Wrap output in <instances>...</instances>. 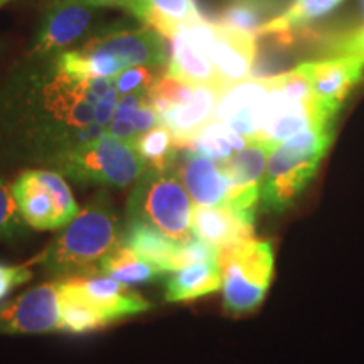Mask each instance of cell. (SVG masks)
I'll use <instances>...</instances> for the list:
<instances>
[{"instance_id": "1", "label": "cell", "mask_w": 364, "mask_h": 364, "mask_svg": "<svg viewBox=\"0 0 364 364\" xmlns=\"http://www.w3.org/2000/svg\"><path fill=\"white\" fill-rule=\"evenodd\" d=\"M113 86L108 78H83L61 70L54 58L33 59L0 88V130L6 144L38 162L97 140L95 107Z\"/></svg>"}, {"instance_id": "2", "label": "cell", "mask_w": 364, "mask_h": 364, "mask_svg": "<svg viewBox=\"0 0 364 364\" xmlns=\"http://www.w3.org/2000/svg\"><path fill=\"white\" fill-rule=\"evenodd\" d=\"M120 238L122 228L112 198L100 191L29 265H41L44 273L59 279L97 273L100 262Z\"/></svg>"}, {"instance_id": "3", "label": "cell", "mask_w": 364, "mask_h": 364, "mask_svg": "<svg viewBox=\"0 0 364 364\" xmlns=\"http://www.w3.org/2000/svg\"><path fill=\"white\" fill-rule=\"evenodd\" d=\"M54 63L83 78L113 80L135 66H167L162 36L147 26L107 27L90 36L78 48L61 53Z\"/></svg>"}, {"instance_id": "4", "label": "cell", "mask_w": 364, "mask_h": 364, "mask_svg": "<svg viewBox=\"0 0 364 364\" xmlns=\"http://www.w3.org/2000/svg\"><path fill=\"white\" fill-rule=\"evenodd\" d=\"M334 139V122L299 132L270 150L262 182L263 209L284 211L306 189Z\"/></svg>"}, {"instance_id": "5", "label": "cell", "mask_w": 364, "mask_h": 364, "mask_svg": "<svg viewBox=\"0 0 364 364\" xmlns=\"http://www.w3.org/2000/svg\"><path fill=\"white\" fill-rule=\"evenodd\" d=\"M132 188L127 221L145 223L177 243L193 238L194 203L176 169L147 167Z\"/></svg>"}, {"instance_id": "6", "label": "cell", "mask_w": 364, "mask_h": 364, "mask_svg": "<svg viewBox=\"0 0 364 364\" xmlns=\"http://www.w3.org/2000/svg\"><path fill=\"white\" fill-rule=\"evenodd\" d=\"M53 171L83 184L127 189L147 169L134 145L105 134L49 161Z\"/></svg>"}, {"instance_id": "7", "label": "cell", "mask_w": 364, "mask_h": 364, "mask_svg": "<svg viewBox=\"0 0 364 364\" xmlns=\"http://www.w3.org/2000/svg\"><path fill=\"white\" fill-rule=\"evenodd\" d=\"M272 245L265 240L250 238L221 252L223 304L230 314L241 316L260 307L272 284Z\"/></svg>"}, {"instance_id": "8", "label": "cell", "mask_w": 364, "mask_h": 364, "mask_svg": "<svg viewBox=\"0 0 364 364\" xmlns=\"http://www.w3.org/2000/svg\"><path fill=\"white\" fill-rule=\"evenodd\" d=\"M12 189L22 218L34 230L65 228L81 211L65 177L56 171L26 169Z\"/></svg>"}, {"instance_id": "9", "label": "cell", "mask_w": 364, "mask_h": 364, "mask_svg": "<svg viewBox=\"0 0 364 364\" xmlns=\"http://www.w3.org/2000/svg\"><path fill=\"white\" fill-rule=\"evenodd\" d=\"M98 21V7L83 0H51L39 22L29 58L51 59L83 41Z\"/></svg>"}, {"instance_id": "10", "label": "cell", "mask_w": 364, "mask_h": 364, "mask_svg": "<svg viewBox=\"0 0 364 364\" xmlns=\"http://www.w3.org/2000/svg\"><path fill=\"white\" fill-rule=\"evenodd\" d=\"M61 331L59 282H46L0 304V334H48Z\"/></svg>"}, {"instance_id": "11", "label": "cell", "mask_w": 364, "mask_h": 364, "mask_svg": "<svg viewBox=\"0 0 364 364\" xmlns=\"http://www.w3.org/2000/svg\"><path fill=\"white\" fill-rule=\"evenodd\" d=\"M59 287L63 292L75 295L88 304L108 322V326L152 309V304L132 290L129 285L120 284L102 273L68 277L59 280Z\"/></svg>"}, {"instance_id": "12", "label": "cell", "mask_w": 364, "mask_h": 364, "mask_svg": "<svg viewBox=\"0 0 364 364\" xmlns=\"http://www.w3.org/2000/svg\"><path fill=\"white\" fill-rule=\"evenodd\" d=\"M273 86V76L248 78L223 88L218 100L215 118L236 134L255 142L265 120L267 103Z\"/></svg>"}, {"instance_id": "13", "label": "cell", "mask_w": 364, "mask_h": 364, "mask_svg": "<svg viewBox=\"0 0 364 364\" xmlns=\"http://www.w3.org/2000/svg\"><path fill=\"white\" fill-rule=\"evenodd\" d=\"M176 172L188 189L194 206L220 208L230 203L233 194V181L225 162L213 161L188 149H181Z\"/></svg>"}, {"instance_id": "14", "label": "cell", "mask_w": 364, "mask_h": 364, "mask_svg": "<svg viewBox=\"0 0 364 364\" xmlns=\"http://www.w3.org/2000/svg\"><path fill=\"white\" fill-rule=\"evenodd\" d=\"M257 58V34L231 29L218 22V38L209 59L223 88L245 81L252 75Z\"/></svg>"}, {"instance_id": "15", "label": "cell", "mask_w": 364, "mask_h": 364, "mask_svg": "<svg viewBox=\"0 0 364 364\" xmlns=\"http://www.w3.org/2000/svg\"><path fill=\"white\" fill-rule=\"evenodd\" d=\"M364 59L329 58L312 61V93L322 110L338 115L353 86L361 80Z\"/></svg>"}, {"instance_id": "16", "label": "cell", "mask_w": 364, "mask_h": 364, "mask_svg": "<svg viewBox=\"0 0 364 364\" xmlns=\"http://www.w3.org/2000/svg\"><path fill=\"white\" fill-rule=\"evenodd\" d=\"M253 226L255 220L230 206H194L193 236L215 245L221 252L253 238Z\"/></svg>"}, {"instance_id": "17", "label": "cell", "mask_w": 364, "mask_h": 364, "mask_svg": "<svg viewBox=\"0 0 364 364\" xmlns=\"http://www.w3.org/2000/svg\"><path fill=\"white\" fill-rule=\"evenodd\" d=\"M221 91L216 85H198L191 102L162 113L161 124L169 129L179 149L188 147L193 136L215 118Z\"/></svg>"}, {"instance_id": "18", "label": "cell", "mask_w": 364, "mask_h": 364, "mask_svg": "<svg viewBox=\"0 0 364 364\" xmlns=\"http://www.w3.org/2000/svg\"><path fill=\"white\" fill-rule=\"evenodd\" d=\"M129 12L164 39L171 41L182 27L201 17L194 0H135Z\"/></svg>"}, {"instance_id": "19", "label": "cell", "mask_w": 364, "mask_h": 364, "mask_svg": "<svg viewBox=\"0 0 364 364\" xmlns=\"http://www.w3.org/2000/svg\"><path fill=\"white\" fill-rule=\"evenodd\" d=\"M223 287L221 260L199 262L172 272L166 282L167 302H189L204 295L215 294Z\"/></svg>"}, {"instance_id": "20", "label": "cell", "mask_w": 364, "mask_h": 364, "mask_svg": "<svg viewBox=\"0 0 364 364\" xmlns=\"http://www.w3.org/2000/svg\"><path fill=\"white\" fill-rule=\"evenodd\" d=\"M120 241L152 265H156L162 273L177 270V253H179L181 243L171 240L156 228L140 221H127Z\"/></svg>"}, {"instance_id": "21", "label": "cell", "mask_w": 364, "mask_h": 364, "mask_svg": "<svg viewBox=\"0 0 364 364\" xmlns=\"http://www.w3.org/2000/svg\"><path fill=\"white\" fill-rule=\"evenodd\" d=\"M343 0H294L292 6L268 21L257 36H275L280 41H289L299 29L327 16Z\"/></svg>"}, {"instance_id": "22", "label": "cell", "mask_w": 364, "mask_h": 364, "mask_svg": "<svg viewBox=\"0 0 364 364\" xmlns=\"http://www.w3.org/2000/svg\"><path fill=\"white\" fill-rule=\"evenodd\" d=\"M97 273L110 277L129 287L150 284L162 275L156 265L136 255L122 241L100 262Z\"/></svg>"}, {"instance_id": "23", "label": "cell", "mask_w": 364, "mask_h": 364, "mask_svg": "<svg viewBox=\"0 0 364 364\" xmlns=\"http://www.w3.org/2000/svg\"><path fill=\"white\" fill-rule=\"evenodd\" d=\"M167 71L177 78L186 81L189 85H216L221 86L218 81L215 66L206 54L193 48L188 41L181 36L172 39V53L167 63ZM223 88V86H221Z\"/></svg>"}, {"instance_id": "24", "label": "cell", "mask_w": 364, "mask_h": 364, "mask_svg": "<svg viewBox=\"0 0 364 364\" xmlns=\"http://www.w3.org/2000/svg\"><path fill=\"white\" fill-rule=\"evenodd\" d=\"M250 142L221 122L211 120L193 136L186 149L218 162H226Z\"/></svg>"}, {"instance_id": "25", "label": "cell", "mask_w": 364, "mask_h": 364, "mask_svg": "<svg viewBox=\"0 0 364 364\" xmlns=\"http://www.w3.org/2000/svg\"><path fill=\"white\" fill-rule=\"evenodd\" d=\"M135 150L147 167L154 169H176L179 157V145L174 136L162 124L157 125L147 134L140 135L135 142Z\"/></svg>"}, {"instance_id": "26", "label": "cell", "mask_w": 364, "mask_h": 364, "mask_svg": "<svg viewBox=\"0 0 364 364\" xmlns=\"http://www.w3.org/2000/svg\"><path fill=\"white\" fill-rule=\"evenodd\" d=\"M267 0H230L223 9L220 24L243 33L257 34L267 24Z\"/></svg>"}, {"instance_id": "27", "label": "cell", "mask_w": 364, "mask_h": 364, "mask_svg": "<svg viewBox=\"0 0 364 364\" xmlns=\"http://www.w3.org/2000/svg\"><path fill=\"white\" fill-rule=\"evenodd\" d=\"M59 292H61V331L71 334H86L108 326V322L83 300L63 292L61 287Z\"/></svg>"}, {"instance_id": "28", "label": "cell", "mask_w": 364, "mask_h": 364, "mask_svg": "<svg viewBox=\"0 0 364 364\" xmlns=\"http://www.w3.org/2000/svg\"><path fill=\"white\" fill-rule=\"evenodd\" d=\"M194 85L186 83V81L179 80L166 70L161 78L157 80V83L150 88L149 100L157 110L159 117H161L162 113L171 110V108L191 102L194 97Z\"/></svg>"}, {"instance_id": "29", "label": "cell", "mask_w": 364, "mask_h": 364, "mask_svg": "<svg viewBox=\"0 0 364 364\" xmlns=\"http://www.w3.org/2000/svg\"><path fill=\"white\" fill-rule=\"evenodd\" d=\"M27 223L22 218L12 186L0 177V240L14 241L27 233Z\"/></svg>"}, {"instance_id": "30", "label": "cell", "mask_w": 364, "mask_h": 364, "mask_svg": "<svg viewBox=\"0 0 364 364\" xmlns=\"http://www.w3.org/2000/svg\"><path fill=\"white\" fill-rule=\"evenodd\" d=\"M167 66H135L122 71L113 78L117 93L120 97L134 93H149L150 88L157 83Z\"/></svg>"}, {"instance_id": "31", "label": "cell", "mask_w": 364, "mask_h": 364, "mask_svg": "<svg viewBox=\"0 0 364 364\" xmlns=\"http://www.w3.org/2000/svg\"><path fill=\"white\" fill-rule=\"evenodd\" d=\"M324 56L329 58H358L364 59V26L351 33L339 36L329 41L326 46Z\"/></svg>"}, {"instance_id": "32", "label": "cell", "mask_w": 364, "mask_h": 364, "mask_svg": "<svg viewBox=\"0 0 364 364\" xmlns=\"http://www.w3.org/2000/svg\"><path fill=\"white\" fill-rule=\"evenodd\" d=\"M33 279V270L31 265H6L0 263V302L12 292L14 289L27 284Z\"/></svg>"}, {"instance_id": "33", "label": "cell", "mask_w": 364, "mask_h": 364, "mask_svg": "<svg viewBox=\"0 0 364 364\" xmlns=\"http://www.w3.org/2000/svg\"><path fill=\"white\" fill-rule=\"evenodd\" d=\"M157 125H161V117H159V113L156 108H154V105L150 103V100L147 97V100L140 105L139 110H136L135 117H134V127H135V132L136 135H144L150 132L152 129H156Z\"/></svg>"}, {"instance_id": "34", "label": "cell", "mask_w": 364, "mask_h": 364, "mask_svg": "<svg viewBox=\"0 0 364 364\" xmlns=\"http://www.w3.org/2000/svg\"><path fill=\"white\" fill-rule=\"evenodd\" d=\"M118 98H120V95L117 93L115 85H113L112 88L108 90V93L105 95V97L98 102L97 107H95V124L103 127L105 130H107V127L110 125L113 113H115Z\"/></svg>"}, {"instance_id": "35", "label": "cell", "mask_w": 364, "mask_h": 364, "mask_svg": "<svg viewBox=\"0 0 364 364\" xmlns=\"http://www.w3.org/2000/svg\"><path fill=\"white\" fill-rule=\"evenodd\" d=\"M83 2L90 4V6L93 7H120V9H125V11H129L132 4L135 2V0H83Z\"/></svg>"}, {"instance_id": "36", "label": "cell", "mask_w": 364, "mask_h": 364, "mask_svg": "<svg viewBox=\"0 0 364 364\" xmlns=\"http://www.w3.org/2000/svg\"><path fill=\"white\" fill-rule=\"evenodd\" d=\"M9 2H12V0H0V6H6V4H9Z\"/></svg>"}, {"instance_id": "37", "label": "cell", "mask_w": 364, "mask_h": 364, "mask_svg": "<svg viewBox=\"0 0 364 364\" xmlns=\"http://www.w3.org/2000/svg\"><path fill=\"white\" fill-rule=\"evenodd\" d=\"M0 7H2V6H0Z\"/></svg>"}]
</instances>
